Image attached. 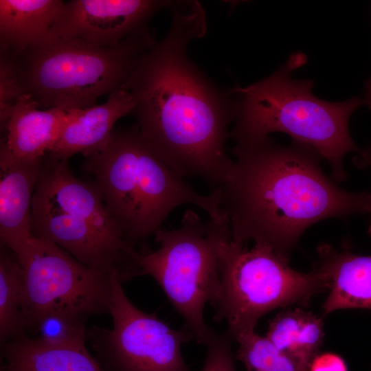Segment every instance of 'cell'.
<instances>
[{
    "mask_svg": "<svg viewBox=\"0 0 371 371\" xmlns=\"http://www.w3.org/2000/svg\"><path fill=\"white\" fill-rule=\"evenodd\" d=\"M170 12L167 34L144 53L123 88L134 101L130 115L160 159L183 178L199 177L214 190L234 162L226 142L238 96L188 56L189 43L206 33L201 3L177 0Z\"/></svg>",
    "mask_w": 371,
    "mask_h": 371,
    "instance_id": "obj_1",
    "label": "cell"
},
{
    "mask_svg": "<svg viewBox=\"0 0 371 371\" xmlns=\"http://www.w3.org/2000/svg\"><path fill=\"white\" fill-rule=\"evenodd\" d=\"M221 190L232 240L271 248L289 261L303 233L330 218L371 213V193L345 190L323 172L322 157L292 141L237 142Z\"/></svg>",
    "mask_w": 371,
    "mask_h": 371,
    "instance_id": "obj_2",
    "label": "cell"
},
{
    "mask_svg": "<svg viewBox=\"0 0 371 371\" xmlns=\"http://www.w3.org/2000/svg\"><path fill=\"white\" fill-rule=\"evenodd\" d=\"M306 62L303 54L294 53L268 77L234 87L238 103L229 138L237 143L284 133L325 159L333 179L343 182L348 179L344 157L360 152L349 132V119L364 102L357 97L337 102L317 98L312 93L313 80L291 78V72Z\"/></svg>",
    "mask_w": 371,
    "mask_h": 371,
    "instance_id": "obj_3",
    "label": "cell"
},
{
    "mask_svg": "<svg viewBox=\"0 0 371 371\" xmlns=\"http://www.w3.org/2000/svg\"><path fill=\"white\" fill-rule=\"evenodd\" d=\"M156 41L152 30L113 47L47 35L15 55L25 94L41 109L68 112L97 104L123 88L144 53Z\"/></svg>",
    "mask_w": 371,
    "mask_h": 371,
    "instance_id": "obj_4",
    "label": "cell"
},
{
    "mask_svg": "<svg viewBox=\"0 0 371 371\" xmlns=\"http://www.w3.org/2000/svg\"><path fill=\"white\" fill-rule=\"evenodd\" d=\"M218 247L219 283L210 304L215 310L214 320L225 322L234 340L254 330L270 311L305 306L327 291L326 280L317 271H297L265 245L254 244L249 249L235 243L228 221L221 225Z\"/></svg>",
    "mask_w": 371,
    "mask_h": 371,
    "instance_id": "obj_5",
    "label": "cell"
},
{
    "mask_svg": "<svg viewBox=\"0 0 371 371\" xmlns=\"http://www.w3.org/2000/svg\"><path fill=\"white\" fill-rule=\"evenodd\" d=\"M226 221L210 219L204 224L188 209L179 227L155 234L157 250L139 251V276L155 279L183 319V326L204 345L214 332L206 324L203 312L219 283V237Z\"/></svg>",
    "mask_w": 371,
    "mask_h": 371,
    "instance_id": "obj_6",
    "label": "cell"
},
{
    "mask_svg": "<svg viewBox=\"0 0 371 371\" xmlns=\"http://www.w3.org/2000/svg\"><path fill=\"white\" fill-rule=\"evenodd\" d=\"M16 256L23 269L21 313L27 335L50 313H67L85 320L109 314L113 274L90 269L59 246L36 238Z\"/></svg>",
    "mask_w": 371,
    "mask_h": 371,
    "instance_id": "obj_7",
    "label": "cell"
},
{
    "mask_svg": "<svg viewBox=\"0 0 371 371\" xmlns=\"http://www.w3.org/2000/svg\"><path fill=\"white\" fill-rule=\"evenodd\" d=\"M115 273L111 276L110 329L89 330L98 361L105 371H191L181 348L194 339L184 326L177 330L129 300Z\"/></svg>",
    "mask_w": 371,
    "mask_h": 371,
    "instance_id": "obj_8",
    "label": "cell"
},
{
    "mask_svg": "<svg viewBox=\"0 0 371 371\" xmlns=\"http://www.w3.org/2000/svg\"><path fill=\"white\" fill-rule=\"evenodd\" d=\"M142 133L135 123L114 128L100 148L83 155L82 169L93 179L105 207L124 240L141 243L140 206L143 190L138 170Z\"/></svg>",
    "mask_w": 371,
    "mask_h": 371,
    "instance_id": "obj_9",
    "label": "cell"
},
{
    "mask_svg": "<svg viewBox=\"0 0 371 371\" xmlns=\"http://www.w3.org/2000/svg\"><path fill=\"white\" fill-rule=\"evenodd\" d=\"M34 238L50 241L85 266L102 274L116 273L122 282L139 276V251L115 243L88 222L32 199Z\"/></svg>",
    "mask_w": 371,
    "mask_h": 371,
    "instance_id": "obj_10",
    "label": "cell"
},
{
    "mask_svg": "<svg viewBox=\"0 0 371 371\" xmlns=\"http://www.w3.org/2000/svg\"><path fill=\"white\" fill-rule=\"evenodd\" d=\"M177 0H71L48 35L79 38L96 47H113L151 30L149 23Z\"/></svg>",
    "mask_w": 371,
    "mask_h": 371,
    "instance_id": "obj_11",
    "label": "cell"
},
{
    "mask_svg": "<svg viewBox=\"0 0 371 371\" xmlns=\"http://www.w3.org/2000/svg\"><path fill=\"white\" fill-rule=\"evenodd\" d=\"M33 199L88 222L115 243L129 244L109 216L97 188L76 177L67 160L44 158Z\"/></svg>",
    "mask_w": 371,
    "mask_h": 371,
    "instance_id": "obj_12",
    "label": "cell"
},
{
    "mask_svg": "<svg viewBox=\"0 0 371 371\" xmlns=\"http://www.w3.org/2000/svg\"><path fill=\"white\" fill-rule=\"evenodd\" d=\"M68 112L41 109L24 94L1 126L0 159L33 162L42 161L56 144Z\"/></svg>",
    "mask_w": 371,
    "mask_h": 371,
    "instance_id": "obj_13",
    "label": "cell"
},
{
    "mask_svg": "<svg viewBox=\"0 0 371 371\" xmlns=\"http://www.w3.org/2000/svg\"><path fill=\"white\" fill-rule=\"evenodd\" d=\"M350 240L338 250L322 243L317 248L313 269L327 284L328 294L322 304L324 315L348 308L371 310V256L354 254Z\"/></svg>",
    "mask_w": 371,
    "mask_h": 371,
    "instance_id": "obj_14",
    "label": "cell"
},
{
    "mask_svg": "<svg viewBox=\"0 0 371 371\" xmlns=\"http://www.w3.org/2000/svg\"><path fill=\"white\" fill-rule=\"evenodd\" d=\"M43 162L0 159L1 245L16 255L34 238L32 199Z\"/></svg>",
    "mask_w": 371,
    "mask_h": 371,
    "instance_id": "obj_15",
    "label": "cell"
},
{
    "mask_svg": "<svg viewBox=\"0 0 371 371\" xmlns=\"http://www.w3.org/2000/svg\"><path fill=\"white\" fill-rule=\"evenodd\" d=\"M134 106L132 95L122 88L108 95L102 104L68 111L60 135L46 155L54 160H67L74 155L89 154L103 146L115 123L130 115Z\"/></svg>",
    "mask_w": 371,
    "mask_h": 371,
    "instance_id": "obj_16",
    "label": "cell"
},
{
    "mask_svg": "<svg viewBox=\"0 0 371 371\" xmlns=\"http://www.w3.org/2000/svg\"><path fill=\"white\" fill-rule=\"evenodd\" d=\"M1 357L15 371H105L85 343L53 346L25 335L2 344Z\"/></svg>",
    "mask_w": 371,
    "mask_h": 371,
    "instance_id": "obj_17",
    "label": "cell"
},
{
    "mask_svg": "<svg viewBox=\"0 0 371 371\" xmlns=\"http://www.w3.org/2000/svg\"><path fill=\"white\" fill-rule=\"evenodd\" d=\"M60 0H0V52L19 55L41 41L60 18Z\"/></svg>",
    "mask_w": 371,
    "mask_h": 371,
    "instance_id": "obj_18",
    "label": "cell"
},
{
    "mask_svg": "<svg viewBox=\"0 0 371 371\" xmlns=\"http://www.w3.org/2000/svg\"><path fill=\"white\" fill-rule=\"evenodd\" d=\"M280 350L309 368L324 341L322 317L302 308L283 310L269 322L265 335Z\"/></svg>",
    "mask_w": 371,
    "mask_h": 371,
    "instance_id": "obj_19",
    "label": "cell"
},
{
    "mask_svg": "<svg viewBox=\"0 0 371 371\" xmlns=\"http://www.w3.org/2000/svg\"><path fill=\"white\" fill-rule=\"evenodd\" d=\"M23 269L16 254L1 245L0 339L1 344L27 335L21 313Z\"/></svg>",
    "mask_w": 371,
    "mask_h": 371,
    "instance_id": "obj_20",
    "label": "cell"
},
{
    "mask_svg": "<svg viewBox=\"0 0 371 371\" xmlns=\"http://www.w3.org/2000/svg\"><path fill=\"white\" fill-rule=\"evenodd\" d=\"M236 358L247 371H308V368L276 347L266 336L255 330L235 339Z\"/></svg>",
    "mask_w": 371,
    "mask_h": 371,
    "instance_id": "obj_21",
    "label": "cell"
},
{
    "mask_svg": "<svg viewBox=\"0 0 371 371\" xmlns=\"http://www.w3.org/2000/svg\"><path fill=\"white\" fill-rule=\"evenodd\" d=\"M85 321L73 314L53 313L40 319L32 334L36 335L34 338L48 345L82 344L89 338Z\"/></svg>",
    "mask_w": 371,
    "mask_h": 371,
    "instance_id": "obj_22",
    "label": "cell"
},
{
    "mask_svg": "<svg viewBox=\"0 0 371 371\" xmlns=\"http://www.w3.org/2000/svg\"><path fill=\"white\" fill-rule=\"evenodd\" d=\"M0 124L8 120L13 108L25 94L16 56L0 52Z\"/></svg>",
    "mask_w": 371,
    "mask_h": 371,
    "instance_id": "obj_23",
    "label": "cell"
},
{
    "mask_svg": "<svg viewBox=\"0 0 371 371\" xmlns=\"http://www.w3.org/2000/svg\"><path fill=\"white\" fill-rule=\"evenodd\" d=\"M233 340L227 331L224 334L214 332L205 344L207 355L200 371H236L232 351Z\"/></svg>",
    "mask_w": 371,
    "mask_h": 371,
    "instance_id": "obj_24",
    "label": "cell"
},
{
    "mask_svg": "<svg viewBox=\"0 0 371 371\" xmlns=\"http://www.w3.org/2000/svg\"><path fill=\"white\" fill-rule=\"evenodd\" d=\"M308 371H348L347 363L339 355L327 352L317 355Z\"/></svg>",
    "mask_w": 371,
    "mask_h": 371,
    "instance_id": "obj_25",
    "label": "cell"
},
{
    "mask_svg": "<svg viewBox=\"0 0 371 371\" xmlns=\"http://www.w3.org/2000/svg\"><path fill=\"white\" fill-rule=\"evenodd\" d=\"M353 163L357 168L371 169V143L364 150H360L354 158ZM368 223V234L371 237V213Z\"/></svg>",
    "mask_w": 371,
    "mask_h": 371,
    "instance_id": "obj_26",
    "label": "cell"
},
{
    "mask_svg": "<svg viewBox=\"0 0 371 371\" xmlns=\"http://www.w3.org/2000/svg\"><path fill=\"white\" fill-rule=\"evenodd\" d=\"M369 109H371V79L367 83L366 88L365 100H363Z\"/></svg>",
    "mask_w": 371,
    "mask_h": 371,
    "instance_id": "obj_27",
    "label": "cell"
},
{
    "mask_svg": "<svg viewBox=\"0 0 371 371\" xmlns=\"http://www.w3.org/2000/svg\"><path fill=\"white\" fill-rule=\"evenodd\" d=\"M2 370L3 371H15L14 370L6 368H4V367H2Z\"/></svg>",
    "mask_w": 371,
    "mask_h": 371,
    "instance_id": "obj_28",
    "label": "cell"
}]
</instances>
